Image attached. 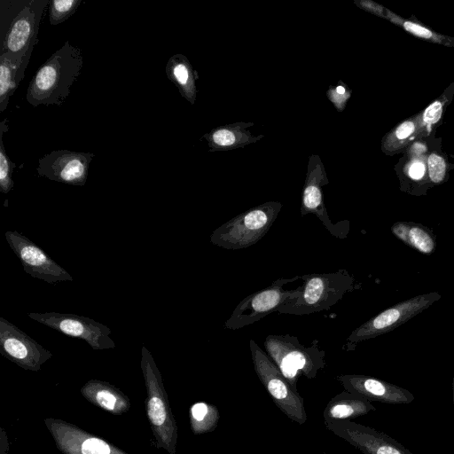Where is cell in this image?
Listing matches in <instances>:
<instances>
[{"instance_id":"cell-5","label":"cell","mask_w":454,"mask_h":454,"mask_svg":"<svg viewBox=\"0 0 454 454\" xmlns=\"http://www.w3.org/2000/svg\"><path fill=\"white\" fill-rule=\"evenodd\" d=\"M282 206L279 201H267L251 207L213 231L209 240L227 250L253 246L266 235Z\"/></svg>"},{"instance_id":"cell-14","label":"cell","mask_w":454,"mask_h":454,"mask_svg":"<svg viewBox=\"0 0 454 454\" xmlns=\"http://www.w3.org/2000/svg\"><path fill=\"white\" fill-rule=\"evenodd\" d=\"M0 353L24 370L38 372L52 354L30 336L0 317Z\"/></svg>"},{"instance_id":"cell-19","label":"cell","mask_w":454,"mask_h":454,"mask_svg":"<svg viewBox=\"0 0 454 454\" xmlns=\"http://www.w3.org/2000/svg\"><path fill=\"white\" fill-rule=\"evenodd\" d=\"M80 391L88 402L113 415H121L130 409L128 395L109 382L90 380Z\"/></svg>"},{"instance_id":"cell-3","label":"cell","mask_w":454,"mask_h":454,"mask_svg":"<svg viewBox=\"0 0 454 454\" xmlns=\"http://www.w3.org/2000/svg\"><path fill=\"white\" fill-rule=\"evenodd\" d=\"M301 279L300 295L281 306L278 313L303 316L327 310L356 288L353 275L344 269L331 273L305 274Z\"/></svg>"},{"instance_id":"cell-6","label":"cell","mask_w":454,"mask_h":454,"mask_svg":"<svg viewBox=\"0 0 454 454\" xmlns=\"http://www.w3.org/2000/svg\"><path fill=\"white\" fill-rule=\"evenodd\" d=\"M254 371L277 407L291 420L302 425L307 420L303 398L298 394L277 365L254 340H249Z\"/></svg>"},{"instance_id":"cell-26","label":"cell","mask_w":454,"mask_h":454,"mask_svg":"<svg viewBox=\"0 0 454 454\" xmlns=\"http://www.w3.org/2000/svg\"><path fill=\"white\" fill-rule=\"evenodd\" d=\"M82 0H52L50 4V24L59 25L68 20L78 9Z\"/></svg>"},{"instance_id":"cell-28","label":"cell","mask_w":454,"mask_h":454,"mask_svg":"<svg viewBox=\"0 0 454 454\" xmlns=\"http://www.w3.org/2000/svg\"><path fill=\"white\" fill-rule=\"evenodd\" d=\"M427 167L431 181L434 184L442 182L446 173V162L444 159L436 153H432L428 156Z\"/></svg>"},{"instance_id":"cell-30","label":"cell","mask_w":454,"mask_h":454,"mask_svg":"<svg viewBox=\"0 0 454 454\" xmlns=\"http://www.w3.org/2000/svg\"><path fill=\"white\" fill-rule=\"evenodd\" d=\"M442 112V103L440 101H434L425 110L423 121L428 125L436 123L441 119Z\"/></svg>"},{"instance_id":"cell-34","label":"cell","mask_w":454,"mask_h":454,"mask_svg":"<svg viewBox=\"0 0 454 454\" xmlns=\"http://www.w3.org/2000/svg\"><path fill=\"white\" fill-rule=\"evenodd\" d=\"M452 403H453V410H454V377H453V383H452Z\"/></svg>"},{"instance_id":"cell-4","label":"cell","mask_w":454,"mask_h":454,"mask_svg":"<svg viewBox=\"0 0 454 454\" xmlns=\"http://www.w3.org/2000/svg\"><path fill=\"white\" fill-rule=\"evenodd\" d=\"M263 346L266 354L295 390L301 375L309 380L314 379L318 371L325 366V352L319 348L317 339L305 346L296 336L269 334Z\"/></svg>"},{"instance_id":"cell-12","label":"cell","mask_w":454,"mask_h":454,"mask_svg":"<svg viewBox=\"0 0 454 454\" xmlns=\"http://www.w3.org/2000/svg\"><path fill=\"white\" fill-rule=\"evenodd\" d=\"M43 423L57 449L63 454H129L108 441L61 419L46 418Z\"/></svg>"},{"instance_id":"cell-10","label":"cell","mask_w":454,"mask_h":454,"mask_svg":"<svg viewBox=\"0 0 454 454\" xmlns=\"http://www.w3.org/2000/svg\"><path fill=\"white\" fill-rule=\"evenodd\" d=\"M328 184L329 180L320 157L317 154H311L302 190L301 215H315L332 236L346 239L350 231L349 221L333 223L324 202L323 186Z\"/></svg>"},{"instance_id":"cell-13","label":"cell","mask_w":454,"mask_h":454,"mask_svg":"<svg viewBox=\"0 0 454 454\" xmlns=\"http://www.w3.org/2000/svg\"><path fill=\"white\" fill-rule=\"evenodd\" d=\"M4 236L28 275L49 284L73 280L64 268L23 234L17 231H7Z\"/></svg>"},{"instance_id":"cell-27","label":"cell","mask_w":454,"mask_h":454,"mask_svg":"<svg viewBox=\"0 0 454 454\" xmlns=\"http://www.w3.org/2000/svg\"><path fill=\"white\" fill-rule=\"evenodd\" d=\"M351 90L341 80L334 86H329L326 96L338 112H342L351 96Z\"/></svg>"},{"instance_id":"cell-17","label":"cell","mask_w":454,"mask_h":454,"mask_svg":"<svg viewBox=\"0 0 454 454\" xmlns=\"http://www.w3.org/2000/svg\"><path fill=\"white\" fill-rule=\"evenodd\" d=\"M336 380L344 389L370 402L408 404L414 395L407 389L382 380L360 374H340Z\"/></svg>"},{"instance_id":"cell-24","label":"cell","mask_w":454,"mask_h":454,"mask_svg":"<svg viewBox=\"0 0 454 454\" xmlns=\"http://www.w3.org/2000/svg\"><path fill=\"white\" fill-rule=\"evenodd\" d=\"M190 426L194 434L214 431L220 419L218 408L206 402L193 403L189 410Z\"/></svg>"},{"instance_id":"cell-25","label":"cell","mask_w":454,"mask_h":454,"mask_svg":"<svg viewBox=\"0 0 454 454\" xmlns=\"http://www.w3.org/2000/svg\"><path fill=\"white\" fill-rule=\"evenodd\" d=\"M8 130L6 120H4L0 124V191L6 194L14 186L12 178L15 163H13L4 149L3 135L4 131Z\"/></svg>"},{"instance_id":"cell-15","label":"cell","mask_w":454,"mask_h":454,"mask_svg":"<svg viewBox=\"0 0 454 454\" xmlns=\"http://www.w3.org/2000/svg\"><path fill=\"white\" fill-rule=\"evenodd\" d=\"M94 153L67 149L54 150L38 160L39 176L67 184L83 186Z\"/></svg>"},{"instance_id":"cell-22","label":"cell","mask_w":454,"mask_h":454,"mask_svg":"<svg viewBox=\"0 0 454 454\" xmlns=\"http://www.w3.org/2000/svg\"><path fill=\"white\" fill-rule=\"evenodd\" d=\"M391 232L407 246L423 254H431L435 249V239L423 225L412 222H396Z\"/></svg>"},{"instance_id":"cell-35","label":"cell","mask_w":454,"mask_h":454,"mask_svg":"<svg viewBox=\"0 0 454 454\" xmlns=\"http://www.w3.org/2000/svg\"><path fill=\"white\" fill-rule=\"evenodd\" d=\"M318 454H327V453H325V452H323V453H318Z\"/></svg>"},{"instance_id":"cell-32","label":"cell","mask_w":454,"mask_h":454,"mask_svg":"<svg viewBox=\"0 0 454 454\" xmlns=\"http://www.w3.org/2000/svg\"><path fill=\"white\" fill-rule=\"evenodd\" d=\"M355 4L361 9H364L367 12H372L376 15L382 16V6L379 5L378 4L368 1V0H355Z\"/></svg>"},{"instance_id":"cell-21","label":"cell","mask_w":454,"mask_h":454,"mask_svg":"<svg viewBox=\"0 0 454 454\" xmlns=\"http://www.w3.org/2000/svg\"><path fill=\"white\" fill-rule=\"evenodd\" d=\"M165 70L168 80L178 89L180 95L190 104L194 105L198 74L193 70L186 56L180 53L173 55L168 59Z\"/></svg>"},{"instance_id":"cell-2","label":"cell","mask_w":454,"mask_h":454,"mask_svg":"<svg viewBox=\"0 0 454 454\" xmlns=\"http://www.w3.org/2000/svg\"><path fill=\"white\" fill-rule=\"evenodd\" d=\"M141 370L146 388L145 412L156 447L176 454L177 425L156 363L145 347L141 352Z\"/></svg>"},{"instance_id":"cell-8","label":"cell","mask_w":454,"mask_h":454,"mask_svg":"<svg viewBox=\"0 0 454 454\" xmlns=\"http://www.w3.org/2000/svg\"><path fill=\"white\" fill-rule=\"evenodd\" d=\"M49 0L22 1L2 39L1 54L28 65L38 42L39 25Z\"/></svg>"},{"instance_id":"cell-7","label":"cell","mask_w":454,"mask_h":454,"mask_svg":"<svg viewBox=\"0 0 454 454\" xmlns=\"http://www.w3.org/2000/svg\"><path fill=\"white\" fill-rule=\"evenodd\" d=\"M298 279H301V276L281 278L272 282L270 286L247 295L236 306L223 327L228 330H239L272 312H277L281 306L300 295V286L293 289L285 288L286 285Z\"/></svg>"},{"instance_id":"cell-29","label":"cell","mask_w":454,"mask_h":454,"mask_svg":"<svg viewBox=\"0 0 454 454\" xmlns=\"http://www.w3.org/2000/svg\"><path fill=\"white\" fill-rule=\"evenodd\" d=\"M416 121L412 120H409L401 123L395 131L390 134L386 142V145L387 144H391V145L395 143L402 142L410 137L416 130L417 125Z\"/></svg>"},{"instance_id":"cell-31","label":"cell","mask_w":454,"mask_h":454,"mask_svg":"<svg viewBox=\"0 0 454 454\" xmlns=\"http://www.w3.org/2000/svg\"><path fill=\"white\" fill-rule=\"evenodd\" d=\"M402 23L405 30H407L408 32L411 33L416 36L424 39H432L434 37V33L432 31L419 24L409 20H403Z\"/></svg>"},{"instance_id":"cell-9","label":"cell","mask_w":454,"mask_h":454,"mask_svg":"<svg viewBox=\"0 0 454 454\" xmlns=\"http://www.w3.org/2000/svg\"><path fill=\"white\" fill-rule=\"evenodd\" d=\"M440 298L439 293L433 292L416 295L387 308L353 330L346 339L342 348L346 351L354 350L358 342L393 331L427 309Z\"/></svg>"},{"instance_id":"cell-33","label":"cell","mask_w":454,"mask_h":454,"mask_svg":"<svg viewBox=\"0 0 454 454\" xmlns=\"http://www.w3.org/2000/svg\"><path fill=\"white\" fill-rule=\"evenodd\" d=\"M426 172V167L423 162L416 160L411 163L409 168V176L414 179L419 180L421 179Z\"/></svg>"},{"instance_id":"cell-18","label":"cell","mask_w":454,"mask_h":454,"mask_svg":"<svg viewBox=\"0 0 454 454\" xmlns=\"http://www.w3.org/2000/svg\"><path fill=\"white\" fill-rule=\"evenodd\" d=\"M252 121H237L212 129L203 135L209 147V152L230 151L244 148L246 145L256 143L264 135L254 136L248 128L254 126Z\"/></svg>"},{"instance_id":"cell-20","label":"cell","mask_w":454,"mask_h":454,"mask_svg":"<svg viewBox=\"0 0 454 454\" xmlns=\"http://www.w3.org/2000/svg\"><path fill=\"white\" fill-rule=\"evenodd\" d=\"M375 411L370 401L344 390L326 404L323 411L324 422L351 420Z\"/></svg>"},{"instance_id":"cell-11","label":"cell","mask_w":454,"mask_h":454,"mask_svg":"<svg viewBox=\"0 0 454 454\" xmlns=\"http://www.w3.org/2000/svg\"><path fill=\"white\" fill-rule=\"evenodd\" d=\"M27 316L59 333L85 340L94 350L115 348L109 337L111 329L88 317L58 312H31Z\"/></svg>"},{"instance_id":"cell-16","label":"cell","mask_w":454,"mask_h":454,"mask_svg":"<svg viewBox=\"0 0 454 454\" xmlns=\"http://www.w3.org/2000/svg\"><path fill=\"white\" fill-rule=\"evenodd\" d=\"M325 425L364 454H413L386 434L351 420L327 421Z\"/></svg>"},{"instance_id":"cell-1","label":"cell","mask_w":454,"mask_h":454,"mask_svg":"<svg viewBox=\"0 0 454 454\" xmlns=\"http://www.w3.org/2000/svg\"><path fill=\"white\" fill-rule=\"evenodd\" d=\"M83 66L80 48L67 41L37 70L28 84L26 99L32 106H62Z\"/></svg>"},{"instance_id":"cell-23","label":"cell","mask_w":454,"mask_h":454,"mask_svg":"<svg viewBox=\"0 0 454 454\" xmlns=\"http://www.w3.org/2000/svg\"><path fill=\"white\" fill-rule=\"evenodd\" d=\"M27 64H21L7 54H0V112H4L10 98L24 77Z\"/></svg>"}]
</instances>
